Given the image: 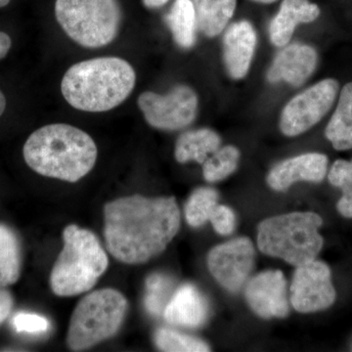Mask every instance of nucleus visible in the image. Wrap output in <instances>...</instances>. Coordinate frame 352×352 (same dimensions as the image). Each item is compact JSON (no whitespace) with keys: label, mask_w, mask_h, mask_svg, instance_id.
I'll list each match as a JSON object with an SVG mask.
<instances>
[{"label":"nucleus","mask_w":352,"mask_h":352,"mask_svg":"<svg viewBox=\"0 0 352 352\" xmlns=\"http://www.w3.org/2000/svg\"><path fill=\"white\" fill-rule=\"evenodd\" d=\"M217 190L201 187L189 197L185 206V217L189 226L200 227L210 221V215L219 204Z\"/></svg>","instance_id":"25"},{"label":"nucleus","mask_w":352,"mask_h":352,"mask_svg":"<svg viewBox=\"0 0 352 352\" xmlns=\"http://www.w3.org/2000/svg\"><path fill=\"white\" fill-rule=\"evenodd\" d=\"M220 143L219 134L210 129L184 132L176 141V161L180 164L197 162L203 164L210 155L219 149Z\"/></svg>","instance_id":"18"},{"label":"nucleus","mask_w":352,"mask_h":352,"mask_svg":"<svg viewBox=\"0 0 352 352\" xmlns=\"http://www.w3.org/2000/svg\"><path fill=\"white\" fill-rule=\"evenodd\" d=\"M329 180L342 191V199L338 203L340 214L352 219V160L336 161L329 173Z\"/></svg>","instance_id":"27"},{"label":"nucleus","mask_w":352,"mask_h":352,"mask_svg":"<svg viewBox=\"0 0 352 352\" xmlns=\"http://www.w3.org/2000/svg\"><path fill=\"white\" fill-rule=\"evenodd\" d=\"M23 155L38 175L76 182L91 171L98 150L87 132L66 124L36 129L25 141Z\"/></svg>","instance_id":"2"},{"label":"nucleus","mask_w":352,"mask_h":352,"mask_svg":"<svg viewBox=\"0 0 352 352\" xmlns=\"http://www.w3.org/2000/svg\"><path fill=\"white\" fill-rule=\"evenodd\" d=\"M14 300L12 296L3 287H0V324L6 321L12 311Z\"/></svg>","instance_id":"30"},{"label":"nucleus","mask_w":352,"mask_h":352,"mask_svg":"<svg viewBox=\"0 0 352 352\" xmlns=\"http://www.w3.org/2000/svg\"><path fill=\"white\" fill-rule=\"evenodd\" d=\"M144 6L147 8H160V7L164 6V4L168 3L170 0H142Z\"/></svg>","instance_id":"32"},{"label":"nucleus","mask_w":352,"mask_h":352,"mask_svg":"<svg viewBox=\"0 0 352 352\" xmlns=\"http://www.w3.org/2000/svg\"><path fill=\"white\" fill-rule=\"evenodd\" d=\"M21 267L19 238L10 227L0 223V287L15 284L19 280Z\"/></svg>","instance_id":"22"},{"label":"nucleus","mask_w":352,"mask_h":352,"mask_svg":"<svg viewBox=\"0 0 352 352\" xmlns=\"http://www.w3.org/2000/svg\"><path fill=\"white\" fill-rule=\"evenodd\" d=\"M289 292L292 305L300 314L330 307L336 300L330 268L327 264L315 259L298 266Z\"/></svg>","instance_id":"11"},{"label":"nucleus","mask_w":352,"mask_h":352,"mask_svg":"<svg viewBox=\"0 0 352 352\" xmlns=\"http://www.w3.org/2000/svg\"><path fill=\"white\" fill-rule=\"evenodd\" d=\"M127 310L126 298L113 289L88 294L72 315L67 344L80 351L111 339L120 330Z\"/></svg>","instance_id":"7"},{"label":"nucleus","mask_w":352,"mask_h":352,"mask_svg":"<svg viewBox=\"0 0 352 352\" xmlns=\"http://www.w3.org/2000/svg\"><path fill=\"white\" fill-rule=\"evenodd\" d=\"M239 160L237 148L231 145L220 148L203 164L204 177L208 182H221L237 170Z\"/></svg>","instance_id":"24"},{"label":"nucleus","mask_w":352,"mask_h":352,"mask_svg":"<svg viewBox=\"0 0 352 352\" xmlns=\"http://www.w3.org/2000/svg\"><path fill=\"white\" fill-rule=\"evenodd\" d=\"M135 83V71L126 60L99 57L73 65L62 78L61 92L76 110L104 113L124 103Z\"/></svg>","instance_id":"3"},{"label":"nucleus","mask_w":352,"mask_h":352,"mask_svg":"<svg viewBox=\"0 0 352 352\" xmlns=\"http://www.w3.org/2000/svg\"><path fill=\"white\" fill-rule=\"evenodd\" d=\"M214 230L222 236L230 235L236 226L235 214L226 206L217 205L210 217Z\"/></svg>","instance_id":"29"},{"label":"nucleus","mask_w":352,"mask_h":352,"mask_svg":"<svg viewBox=\"0 0 352 352\" xmlns=\"http://www.w3.org/2000/svg\"><path fill=\"white\" fill-rule=\"evenodd\" d=\"M163 316L166 322L173 325L200 327L208 319L207 300L193 285H182L175 289Z\"/></svg>","instance_id":"16"},{"label":"nucleus","mask_w":352,"mask_h":352,"mask_svg":"<svg viewBox=\"0 0 352 352\" xmlns=\"http://www.w3.org/2000/svg\"><path fill=\"white\" fill-rule=\"evenodd\" d=\"M318 54L307 44L294 43L280 50L267 72L268 82L300 87L316 69Z\"/></svg>","instance_id":"13"},{"label":"nucleus","mask_w":352,"mask_h":352,"mask_svg":"<svg viewBox=\"0 0 352 352\" xmlns=\"http://www.w3.org/2000/svg\"><path fill=\"white\" fill-rule=\"evenodd\" d=\"M320 14L319 6L309 0H283L279 12L270 23L271 43L283 47L291 41L296 25L314 22Z\"/></svg>","instance_id":"17"},{"label":"nucleus","mask_w":352,"mask_h":352,"mask_svg":"<svg viewBox=\"0 0 352 352\" xmlns=\"http://www.w3.org/2000/svg\"><path fill=\"white\" fill-rule=\"evenodd\" d=\"M138 104L150 126L173 131L184 129L195 120L199 101L191 87L178 85L164 95L143 92L139 95Z\"/></svg>","instance_id":"8"},{"label":"nucleus","mask_w":352,"mask_h":352,"mask_svg":"<svg viewBox=\"0 0 352 352\" xmlns=\"http://www.w3.org/2000/svg\"><path fill=\"white\" fill-rule=\"evenodd\" d=\"M155 342L161 351L168 352H206L210 346L191 336L182 335L170 329L161 328L155 333Z\"/></svg>","instance_id":"26"},{"label":"nucleus","mask_w":352,"mask_h":352,"mask_svg":"<svg viewBox=\"0 0 352 352\" xmlns=\"http://www.w3.org/2000/svg\"><path fill=\"white\" fill-rule=\"evenodd\" d=\"M322 223L321 217L310 212L270 217L258 227L259 251L296 267L310 263L323 247L318 232Z\"/></svg>","instance_id":"5"},{"label":"nucleus","mask_w":352,"mask_h":352,"mask_svg":"<svg viewBox=\"0 0 352 352\" xmlns=\"http://www.w3.org/2000/svg\"><path fill=\"white\" fill-rule=\"evenodd\" d=\"M325 135L339 151L352 149V82L340 91L337 108L326 127Z\"/></svg>","instance_id":"20"},{"label":"nucleus","mask_w":352,"mask_h":352,"mask_svg":"<svg viewBox=\"0 0 352 352\" xmlns=\"http://www.w3.org/2000/svg\"><path fill=\"white\" fill-rule=\"evenodd\" d=\"M245 296L252 311L261 318L288 316L287 281L281 271H264L252 277L245 286Z\"/></svg>","instance_id":"12"},{"label":"nucleus","mask_w":352,"mask_h":352,"mask_svg":"<svg viewBox=\"0 0 352 352\" xmlns=\"http://www.w3.org/2000/svg\"><path fill=\"white\" fill-rule=\"evenodd\" d=\"M63 242L51 272V289L60 296L87 293L107 270V254L94 233L75 224L64 229Z\"/></svg>","instance_id":"4"},{"label":"nucleus","mask_w":352,"mask_h":352,"mask_svg":"<svg viewBox=\"0 0 352 352\" xmlns=\"http://www.w3.org/2000/svg\"><path fill=\"white\" fill-rule=\"evenodd\" d=\"M252 1L258 2V3L271 4L273 2H276L277 0H252Z\"/></svg>","instance_id":"34"},{"label":"nucleus","mask_w":352,"mask_h":352,"mask_svg":"<svg viewBox=\"0 0 352 352\" xmlns=\"http://www.w3.org/2000/svg\"><path fill=\"white\" fill-rule=\"evenodd\" d=\"M256 258L252 241L239 237L217 245L208 256V266L212 276L223 288L238 292L251 274Z\"/></svg>","instance_id":"10"},{"label":"nucleus","mask_w":352,"mask_h":352,"mask_svg":"<svg viewBox=\"0 0 352 352\" xmlns=\"http://www.w3.org/2000/svg\"><path fill=\"white\" fill-rule=\"evenodd\" d=\"M339 88L337 80L326 78L294 97L282 111L280 129L284 135H300L318 124L332 108Z\"/></svg>","instance_id":"9"},{"label":"nucleus","mask_w":352,"mask_h":352,"mask_svg":"<svg viewBox=\"0 0 352 352\" xmlns=\"http://www.w3.org/2000/svg\"><path fill=\"white\" fill-rule=\"evenodd\" d=\"M6 109V95L3 94V92L0 89V118L3 115L4 111Z\"/></svg>","instance_id":"33"},{"label":"nucleus","mask_w":352,"mask_h":352,"mask_svg":"<svg viewBox=\"0 0 352 352\" xmlns=\"http://www.w3.org/2000/svg\"><path fill=\"white\" fill-rule=\"evenodd\" d=\"M175 280L163 273H153L146 280L145 307L154 316L164 315L175 292Z\"/></svg>","instance_id":"23"},{"label":"nucleus","mask_w":352,"mask_h":352,"mask_svg":"<svg viewBox=\"0 0 352 352\" xmlns=\"http://www.w3.org/2000/svg\"><path fill=\"white\" fill-rule=\"evenodd\" d=\"M15 330L19 333H41L47 332L50 321L45 317L32 314H18L13 318Z\"/></svg>","instance_id":"28"},{"label":"nucleus","mask_w":352,"mask_h":352,"mask_svg":"<svg viewBox=\"0 0 352 352\" xmlns=\"http://www.w3.org/2000/svg\"><path fill=\"white\" fill-rule=\"evenodd\" d=\"M197 28L208 38L219 36L235 12L237 0H193Z\"/></svg>","instance_id":"19"},{"label":"nucleus","mask_w":352,"mask_h":352,"mask_svg":"<svg viewBox=\"0 0 352 352\" xmlns=\"http://www.w3.org/2000/svg\"><path fill=\"white\" fill-rule=\"evenodd\" d=\"M258 36L248 21L234 23L223 36V62L228 75L234 80L245 78L251 66Z\"/></svg>","instance_id":"15"},{"label":"nucleus","mask_w":352,"mask_h":352,"mask_svg":"<svg viewBox=\"0 0 352 352\" xmlns=\"http://www.w3.org/2000/svg\"><path fill=\"white\" fill-rule=\"evenodd\" d=\"M328 157L319 153H307L285 160L268 173V185L275 191H286L298 182H321L327 173Z\"/></svg>","instance_id":"14"},{"label":"nucleus","mask_w":352,"mask_h":352,"mask_svg":"<svg viewBox=\"0 0 352 352\" xmlns=\"http://www.w3.org/2000/svg\"><path fill=\"white\" fill-rule=\"evenodd\" d=\"M11 46H12V41L10 36L6 32H0V60L6 57Z\"/></svg>","instance_id":"31"},{"label":"nucleus","mask_w":352,"mask_h":352,"mask_svg":"<svg viewBox=\"0 0 352 352\" xmlns=\"http://www.w3.org/2000/svg\"><path fill=\"white\" fill-rule=\"evenodd\" d=\"M55 16L65 34L87 48L112 43L122 20L119 0H56Z\"/></svg>","instance_id":"6"},{"label":"nucleus","mask_w":352,"mask_h":352,"mask_svg":"<svg viewBox=\"0 0 352 352\" xmlns=\"http://www.w3.org/2000/svg\"><path fill=\"white\" fill-rule=\"evenodd\" d=\"M164 20L179 47L190 50L195 45L198 28L193 0H175Z\"/></svg>","instance_id":"21"},{"label":"nucleus","mask_w":352,"mask_h":352,"mask_svg":"<svg viewBox=\"0 0 352 352\" xmlns=\"http://www.w3.org/2000/svg\"><path fill=\"white\" fill-rule=\"evenodd\" d=\"M11 0H0V7H6L10 3Z\"/></svg>","instance_id":"35"},{"label":"nucleus","mask_w":352,"mask_h":352,"mask_svg":"<svg viewBox=\"0 0 352 352\" xmlns=\"http://www.w3.org/2000/svg\"><path fill=\"white\" fill-rule=\"evenodd\" d=\"M108 251L120 263L141 264L166 249L180 228V212L173 197H122L104 208Z\"/></svg>","instance_id":"1"}]
</instances>
